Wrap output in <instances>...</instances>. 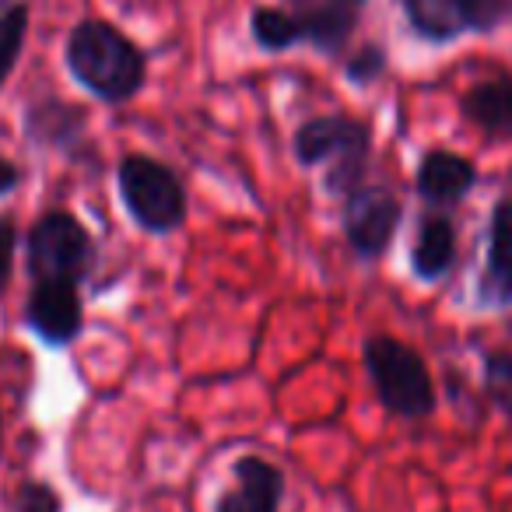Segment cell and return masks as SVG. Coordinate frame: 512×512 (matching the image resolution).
<instances>
[{
    "label": "cell",
    "mask_w": 512,
    "mask_h": 512,
    "mask_svg": "<svg viewBox=\"0 0 512 512\" xmlns=\"http://www.w3.org/2000/svg\"><path fill=\"white\" fill-rule=\"evenodd\" d=\"M64 57L71 78L106 106L130 102L148 81V57L141 46L99 18L74 25Z\"/></svg>",
    "instance_id": "cell-1"
},
{
    "label": "cell",
    "mask_w": 512,
    "mask_h": 512,
    "mask_svg": "<svg viewBox=\"0 0 512 512\" xmlns=\"http://www.w3.org/2000/svg\"><path fill=\"white\" fill-rule=\"evenodd\" d=\"M292 148L302 169H323V190L344 200L369 172L372 130L355 116H313L295 130Z\"/></svg>",
    "instance_id": "cell-2"
},
{
    "label": "cell",
    "mask_w": 512,
    "mask_h": 512,
    "mask_svg": "<svg viewBox=\"0 0 512 512\" xmlns=\"http://www.w3.org/2000/svg\"><path fill=\"white\" fill-rule=\"evenodd\" d=\"M362 365L386 414L404 421L432 418L435 404H439L432 372L411 344L390 334H369L362 344Z\"/></svg>",
    "instance_id": "cell-3"
},
{
    "label": "cell",
    "mask_w": 512,
    "mask_h": 512,
    "mask_svg": "<svg viewBox=\"0 0 512 512\" xmlns=\"http://www.w3.org/2000/svg\"><path fill=\"white\" fill-rule=\"evenodd\" d=\"M120 200L134 225L148 235H172L186 225V186L165 162L151 155H127L116 165Z\"/></svg>",
    "instance_id": "cell-4"
},
{
    "label": "cell",
    "mask_w": 512,
    "mask_h": 512,
    "mask_svg": "<svg viewBox=\"0 0 512 512\" xmlns=\"http://www.w3.org/2000/svg\"><path fill=\"white\" fill-rule=\"evenodd\" d=\"M95 267V239L71 211H50L29 232V274L36 281H81Z\"/></svg>",
    "instance_id": "cell-5"
},
{
    "label": "cell",
    "mask_w": 512,
    "mask_h": 512,
    "mask_svg": "<svg viewBox=\"0 0 512 512\" xmlns=\"http://www.w3.org/2000/svg\"><path fill=\"white\" fill-rule=\"evenodd\" d=\"M418 39L449 46L463 36H488L512 18V0H400Z\"/></svg>",
    "instance_id": "cell-6"
},
{
    "label": "cell",
    "mask_w": 512,
    "mask_h": 512,
    "mask_svg": "<svg viewBox=\"0 0 512 512\" xmlns=\"http://www.w3.org/2000/svg\"><path fill=\"white\" fill-rule=\"evenodd\" d=\"M400 218H404V204L397 193L386 186H358L344 197L341 207V228L348 249L362 260V264H376L383 260L386 249L393 246L400 232Z\"/></svg>",
    "instance_id": "cell-7"
},
{
    "label": "cell",
    "mask_w": 512,
    "mask_h": 512,
    "mask_svg": "<svg viewBox=\"0 0 512 512\" xmlns=\"http://www.w3.org/2000/svg\"><path fill=\"white\" fill-rule=\"evenodd\" d=\"M369 0H285L281 8L299 25L302 46H313L323 57H341L355 39Z\"/></svg>",
    "instance_id": "cell-8"
},
{
    "label": "cell",
    "mask_w": 512,
    "mask_h": 512,
    "mask_svg": "<svg viewBox=\"0 0 512 512\" xmlns=\"http://www.w3.org/2000/svg\"><path fill=\"white\" fill-rule=\"evenodd\" d=\"M81 285L71 281H36L25 302V327L50 348H67L78 341L85 327V306H81Z\"/></svg>",
    "instance_id": "cell-9"
},
{
    "label": "cell",
    "mask_w": 512,
    "mask_h": 512,
    "mask_svg": "<svg viewBox=\"0 0 512 512\" xmlns=\"http://www.w3.org/2000/svg\"><path fill=\"white\" fill-rule=\"evenodd\" d=\"M484 271L477 278V306L509 316L512 323V197L495 200L484 239Z\"/></svg>",
    "instance_id": "cell-10"
},
{
    "label": "cell",
    "mask_w": 512,
    "mask_h": 512,
    "mask_svg": "<svg viewBox=\"0 0 512 512\" xmlns=\"http://www.w3.org/2000/svg\"><path fill=\"white\" fill-rule=\"evenodd\" d=\"M285 488V470L278 463L246 453L232 463V488L214 498V512H281Z\"/></svg>",
    "instance_id": "cell-11"
},
{
    "label": "cell",
    "mask_w": 512,
    "mask_h": 512,
    "mask_svg": "<svg viewBox=\"0 0 512 512\" xmlns=\"http://www.w3.org/2000/svg\"><path fill=\"white\" fill-rule=\"evenodd\" d=\"M477 186V165L449 148H432L421 155L414 172V190L432 211H453Z\"/></svg>",
    "instance_id": "cell-12"
},
{
    "label": "cell",
    "mask_w": 512,
    "mask_h": 512,
    "mask_svg": "<svg viewBox=\"0 0 512 512\" xmlns=\"http://www.w3.org/2000/svg\"><path fill=\"white\" fill-rule=\"evenodd\" d=\"M460 113L488 144L512 141V78L495 74V78L474 81L460 95Z\"/></svg>",
    "instance_id": "cell-13"
},
{
    "label": "cell",
    "mask_w": 512,
    "mask_h": 512,
    "mask_svg": "<svg viewBox=\"0 0 512 512\" xmlns=\"http://www.w3.org/2000/svg\"><path fill=\"white\" fill-rule=\"evenodd\" d=\"M456 225L449 211L421 214L411 239V271L418 281H442L456 267Z\"/></svg>",
    "instance_id": "cell-14"
},
{
    "label": "cell",
    "mask_w": 512,
    "mask_h": 512,
    "mask_svg": "<svg viewBox=\"0 0 512 512\" xmlns=\"http://www.w3.org/2000/svg\"><path fill=\"white\" fill-rule=\"evenodd\" d=\"M25 130L36 144H50V148H71L85 134V113L71 102L46 99L36 102L25 116Z\"/></svg>",
    "instance_id": "cell-15"
},
{
    "label": "cell",
    "mask_w": 512,
    "mask_h": 512,
    "mask_svg": "<svg viewBox=\"0 0 512 512\" xmlns=\"http://www.w3.org/2000/svg\"><path fill=\"white\" fill-rule=\"evenodd\" d=\"M249 36H253V43L264 53H285V50L302 46L299 25H295V18L288 15L285 8H278V4H256V8L249 11Z\"/></svg>",
    "instance_id": "cell-16"
},
{
    "label": "cell",
    "mask_w": 512,
    "mask_h": 512,
    "mask_svg": "<svg viewBox=\"0 0 512 512\" xmlns=\"http://www.w3.org/2000/svg\"><path fill=\"white\" fill-rule=\"evenodd\" d=\"M481 383L488 404L502 414L505 421H512V351L495 348L481 358Z\"/></svg>",
    "instance_id": "cell-17"
},
{
    "label": "cell",
    "mask_w": 512,
    "mask_h": 512,
    "mask_svg": "<svg viewBox=\"0 0 512 512\" xmlns=\"http://www.w3.org/2000/svg\"><path fill=\"white\" fill-rule=\"evenodd\" d=\"M25 36H29V8L25 4H11L8 11H0V88L18 67V57L25 50Z\"/></svg>",
    "instance_id": "cell-18"
},
{
    "label": "cell",
    "mask_w": 512,
    "mask_h": 512,
    "mask_svg": "<svg viewBox=\"0 0 512 512\" xmlns=\"http://www.w3.org/2000/svg\"><path fill=\"white\" fill-rule=\"evenodd\" d=\"M386 50L379 43H365L358 46L355 53H351L348 60H344V78L351 81L355 88H365L372 85V81H379L386 74Z\"/></svg>",
    "instance_id": "cell-19"
},
{
    "label": "cell",
    "mask_w": 512,
    "mask_h": 512,
    "mask_svg": "<svg viewBox=\"0 0 512 512\" xmlns=\"http://www.w3.org/2000/svg\"><path fill=\"white\" fill-rule=\"evenodd\" d=\"M18 512H64V498L46 481H25L18 488Z\"/></svg>",
    "instance_id": "cell-20"
},
{
    "label": "cell",
    "mask_w": 512,
    "mask_h": 512,
    "mask_svg": "<svg viewBox=\"0 0 512 512\" xmlns=\"http://www.w3.org/2000/svg\"><path fill=\"white\" fill-rule=\"evenodd\" d=\"M15 249H18V228L11 218H0V292L8 288L11 271H15Z\"/></svg>",
    "instance_id": "cell-21"
},
{
    "label": "cell",
    "mask_w": 512,
    "mask_h": 512,
    "mask_svg": "<svg viewBox=\"0 0 512 512\" xmlns=\"http://www.w3.org/2000/svg\"><path fill=\"white\" fill-rule=\"evenodd\" d=\"M18 183H22V172H18V165L11 162V158L0 155V197H8Z\"/></svg>",
    "instance_id": "cell-22"
},
{
    "label": "cell",
    "mask_w": 512,
    "mask_h": 512,
    "mask_svg": "<svg viewBox=\"0 0 512 512\" xmlns=\"http://www.w3.org/2000/svg\"><path fill=\"white\" fill-rule=\"evenodd\" d=\"M0 449H4V425H0Z\"/></svg>",
    "instance_id": "cell-23"
}]
</instances>
